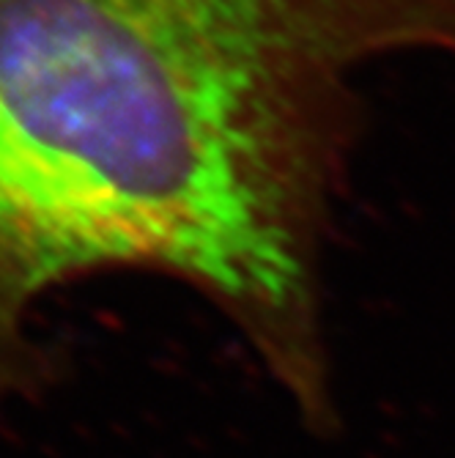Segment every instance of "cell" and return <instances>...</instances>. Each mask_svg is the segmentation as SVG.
I'll list each match as a JSON object with an SVG mask.
<instances>
[{
    "mask_svg": "<svg viewBox=\"0 0 455 458\" xmlns=\"http://www.w3.org/2000/svg\"><path fill=\"white\" fill-rule=\"evenodd\" d=\"M398 53L455 55V0H0V401L53 373L22 335L41 291L143 267L220 305L326 431L354 77Z\"/></svg>",
    "mask_w": 455,
    "mask_h": 458,
    "instance_id": "6da1fadb",
    "label": "cell"
}]
</instances>
